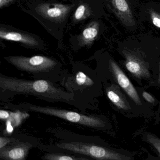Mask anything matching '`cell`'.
Here are the masks:
<instances>
[{"label": "cell", "instance_id": "6da1fadb", "mask_svg": "<svg viewBox=\"0 0 160 160\" xmlns=\"http://www.w3.org/2000/svg\"><path fill=\"white\" fill-rule=\"evenodd\" d=\"M0 87L3 91L29 94L53 101H69L73 98L72 94L44 80L29 81L1 75Z\"/></svg>", "mask_w": 160, "mask_h": 160}, {"label": "cell", "instance_id": "7a4b0ae2", "mask_svg": "<svg viewBox=\"0 0 160 160\" xmlns=\"http://www.w3.org/2000/svg\"><path fill=\"white\" fill-rule=\"evenodd\" d=\"M6 107L9 109H19L53 116L72 123L92 128H98L104 126L103 122L101 119L95 117L85 115L67 110L39 106L28 102H24L18 105L9 104Z\"/></svg>", "mask_w": 160, "mask_h": 160}, {"label": "cell", "instance_id": "3957f363", "mask_svg": "<svg viewBox=\"0 0 160 160\" xmlns=\"http://www.w3.org/2000/svg\"><path fill=\"white\" fill-rule=\"evenodd\" d=\"M56 147L60 149L84 155L97 160H131L129 157L111 149L87 143H59L56 144Z\"/></svg>", "mask_w": 160, "mask_h": 160}, {"label": "cell", "instance_id": "277c9868", "mask_svg": "<svg viewBox=\"0 0 160 160\" xmlns=\"http://www.w3.org/2000/svg\"><path fill=\"white\" fill-rule=\"evenodd\" d=\"M4 59L18 69L31 73L48 72L53 69L57 64L51 58L39 55L31 57L8 56L4 57Z\"/></svg>", "mask_w": 160, "mask_h": 160}, {"label": "cell", "instance_id": "5b68a950", "mask_svg": "<svg viewBox=\"0 0 160 160\" xmlns=\"http://www.w3.org/2000/svg\"><path fill=\"white\" fill-rule=\"evenodd\" d=\"M32 144L27 142H19L0 149V158L3 160H25Z\"/></svg>", "mask_w": 160, "mask_h": 160}, {"label": "cell", "instance_id": "8992f818", "mask_svg": "<svg viewBox=\"0 0 160 160\" xmlns=\"http://www.w3.org/2000/svg\"><path fill=\"white\" fill-rule=\"evenodd\" d=\"M111 65L120 86L126 90L129 96H130L131 98L134 100L136 103L140 104L141 102L139 96L127 77L120 70V68L114 62H111Z\"/></svg>", "mask_w": 160, "mask_h": 160}, {"label": "cell", "instance_id": "52a82bcc", "mask_svg": "<svg viewBox=\"0 0 160 160\" xmlns=\"http://www.w3.org/2000/svg\"><path fill=\"white\" fill-rule=\"evenodd\" d=\"M0 37L2 39L9 41L20 42L30 47H38L39 43L34 38L29 35L16 32L0 31Z\"/></svg>", "mask_w": 160, "mask_h": 160}, {"label": "cell", "instance_id": "ba28073f", "mask_svg": "<svg viewBox=\"0 0 160 160\" xmlns=\"http://www.w3.org/2000/svg\"><path fill=\"white\" fill-rule=\"evenodd\" d=\"M113 6L123 20H132V14L126 0H112Z\"/></svg>", "mask_w": 160, "mask_h": 160}, {"label": "cell", "instance_id": "9c48e42d", "mask_svg": "<svg viewBox=\"0 0 160 160\" xmlns=\"http://www.w3.org/2000/svg\"><path fill=\"white\" fill-rule=\"evenodd\" d=\"M68 8L61 5H52L43 8L42 14L47 18L51 19H59L64 17L67 11Z\"/></svg>", "mask_w": 160, "mask_h": 160}, {"label": "cell", "instance_id": "30bf717a", "mask_svg": "<svg viewBox=\"0 0 160 160\" xmlns=\"http://www.w3.org/2000/svg\"><path fill=\"white\" fill-rule=\"evenodd\" d=\"M44 160H92L84 158L63 155L57 153H50L47 154L41 157Z\"/></svg>", "mask_w": 160, "mask_h": 160}, {"label": "cell", "instance_id": "8fae6325", "mask_svg": "<svg viewBox=\"0 0 160 160\" xmlns=\"http://www.w3.org/2000/svg\"><path fill=\"white\" fill-rule=\"evenodd\" d=\"M97 30L94 27H88L84 30L82 33V43L86 45L92 42L97 35Z\"/></svg>", "mask_w": 160, "mask_h": 160}, {"label": "cell", "instance_id": "7c38bea8", "mask_svg": "<svg viewBox=\"0 0 160 160\" xmlns=\"http://www.w3.org/2000/svg\"><path fill=\"white\" fill-rule=\"evenodd\" d=\"M27 114H23L18 111L17 112H10V117L7 120L6 122L10 123L13 128L18 127L23 119L27 117Z\"/></svg>", "mask_w": 160, "mask_h": 160}, {"label": "cell", "instance_id": "4fadbf2b", "mask_svg": "<svg viewBox=\"0 0 160 160\" xmlns=\"http://www.w3.org/2000/svg\"><path fill=\"white\" fill-rule=\"evenodd\" d=\"M76 82L80 86H91L94 84L93 80L87 77L83 72H79L76 75Z\"/></svg>", "mask_w": 160, "mask_h": 160}, {"label": "cell", "instance_id": "5bb4252c", "mask_svg": "<svg viewBox=\"0 0 160 160\" xmlns=\"http://www.w3.org/2000/svg\"><path fill=\"white\" fill-rule=\"evenodd\" d=\"M146 141L149 143L157 150L160 156V139L152 134H148L146 136Z\"/></svg>", "mask_w": 160, "mask_h": 160}, {"label": "cell", "instance_id": "9a60e30c", "mask_svg": "<svg viewBox=\"0 0 160 160\" xmlns=\"http://www.w3.org/2000/svg\"><path fill=\"white\" fill-rule=\"evenodd\" d=\"M20 142L18 139L13 138H8L5 137H0V149L3 148L5 147L15 143Z\"/></svg>", "mask_w": 160, "mask_h": 160}, {"label": "cell", "instance_id": "2e32d148", "mask_svg": "<svg viewBox=\"0 0 160 160\" xmlns=\"http://www.w3.org/2000/svg\"><path fill=\"white\" fill-rule=\"evenodd\" d=\"M108 98H109L110 100L112 102L114 103H115L116 105H118L119 107H121V108H123V105L121 104L120 103V98L119 96L116 94L113 91H108Z\"/></svg>", "mask_w": 160, "mask_h": 160}, {"label": "cell", "instance_id": "e0dca14e", "mask_svg": "<svg viewBox=\"0 0 160 160\" xmlns=\"http://www.w3.org/2000/svg\"><path fill=\"white\" fill-rule=\"evenodd\" d=\"M127 69L132 73H137L141 69L140 65L134 62H129L126 65Z\"/></svg>", "mask_w": 160, "mask_h": 160}, {"label": "cell", "instance_id": "ac0fdd59", "mask_svg": "<svg viewBox=\"0 0 160 160\" xmlns=\"http://www.w3.org/2000/svg\"><path fill=\"white\" fill-rule=\"evenodd\" d=\"M85 7L84 5H80L79 7L77 8L76 12L75 13V17L76 19L80 20L83 17L84 15L85 12Z\"/></svg>", "mask_w": 160, "mask_h": 160}, {"label": "cell", "instance_id": "d6986e66", "mask_svg": "<svg viewBox=\"0 0 160 160\" xmlns=\"http://www.w3.org/2000/svg\"><path fill=\"white\" fill-rule=\"evenodd\" d=\"M10 117V112L8 111L1 110L0 111V118L3 120H7Z\"/></svg>", "mask_w": 160, "mask_h": 160}, {"label": "cell", "instance_id": "ffe728a7", "mask_svg": "<svg viewBox=\"0 0 160 160\" xmlns=\"http://www.w3.org/2000/svg\"><path fill=\"white\" fill-rule=\"evenodd\" d=\"M143 98L146 100L147 101L149 102H154L155 101V99H154L153 97L152 96L150 95L149 93H147V92H144L143 93Z\"/></svg>", "mask_w": 160, "mask_h": 160}, {"label": "cell", "instance_id": "44dd1931", "mask_svg": "<svg viewBox=\"0 0 160 160\" xmlns=\"http://www.w3.org/2000/svg\"><path fill=\"white\" fill-rule=\"evenodd\" d=\"M153 23L157 27L160 28V17L157 15L153 16Z\"/></svg>", "mask_w": 160, "mask_h": 160}, {"label": "cell", "instance_id": "7402d4cb", "mask_svg": "<svg viewBox=\"0 0 160 160\" xmlns=\"http://www.w3.org/2000/svg\"><path fill=\"white\" fill-rule=\"evenodd\" d=\"M13 0H0V7H3V6L7 4L10 2H12Z\"/></svg>", "mask_w": 160, "mask_h": 160}]
</instances>
